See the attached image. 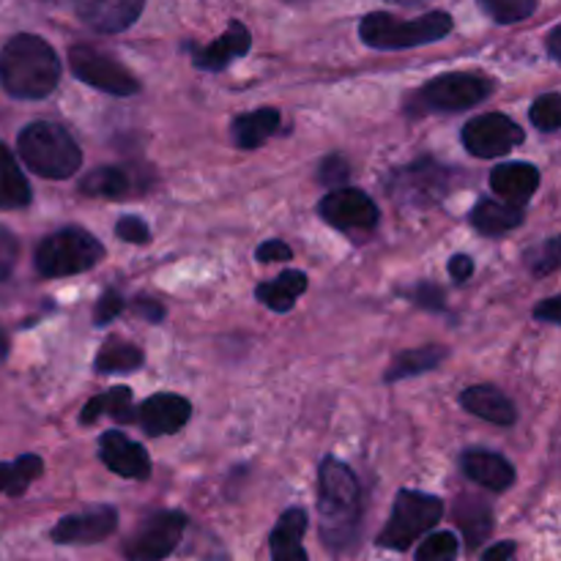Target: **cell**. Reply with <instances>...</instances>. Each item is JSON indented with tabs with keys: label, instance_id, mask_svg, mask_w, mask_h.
I'll return each instance as SVG.
<instances>
[{
	"label": "cell",
	"instance_id": "6da1fadb",
	"mask_svg": "<svg viewBox=\"0 0 561 561\" xmlns=\"http://www.w3.org/2000/svg\"><path fill=\"white\" fill-rule=\"evenodd\" d=\"M58 55L44 38L20 33L0 49V82L11 96L44 99L58 88Z\"/></svg>",
	"mask_w": 561,
	"mask_h": 561
},
{
	"label": "cell",
	"instance_id": "ffe728a7",
	"mask_svg": "<svg viewBox=\"0 0 561 561\" xmlns=\"http://www.w3.org/2000/svg\"><path fill=\"white\" fill-rule=\"evenodd\" d=\"M460 403L466 411H471L480 420L493 422V425H515V420H518L513 400L496 387H469L460 394Z\"/></svg>",
	"mask_w": 561,
	"mask_h": 561
},
{
	"label": "cell",
	"instance_id": "1f68e13d",
	"mask_svg": "<svg viewBox=\"0 0 561 561\" xmlns=\"http://www.w3.org/2000/svg\"><path fill=\"white\" fill-rule=\"evenodd\" d=\"M480 5L499 25H513V22H524L526 16L535 14L537 0H480Z\"/></svg>",
	"mask_w": 561,
	"mask_h": 561
},
{
	"label": "cell",
	"instance_id": "7c38bea8",
	"mask_svg": "<svg viewBox=\"0 0 561 561\" xmlns=\"http://www.w3.org/2000/svg\"><path fill=\"white\" fill-rule=\"evenodd\" d=\"M447 181L449 168H442V164L431 162V159H422V162L409 164V168H403L394 175L392 192L403 203L427 206V203H436L447 192Z\"/></svg>",
	"mask_w": 561,
	"mask_h": 561
},
{
	"label": "cell",
	"instance_id": "5b68a950",
	"mask_svg": "<svg viewBox=\"0 0 561 561\" xmlns=\"http://www.w3.org/2000/svg\"><path fill=\"white\" fill-rule=\"evenodd\" d=\"M104 257V247L82 228H64L38 241L36 272L42 277H71V274L88 272Z\"/></svg>",
	"mask_w": 561,
	"mask_h": 561
},
{
	"label": "cell",
	"instance_id": "7402d4cb",
	"mask_svg": "<svg viewBox=\"0 0 561 561\" xmlns=\"http://www.w3.org/2000/svg\"><path fill=\"white\" fill-rule=\"evenodd\" d=\"M524 222V211L515 203H499L491 197H482L471 211V225L485 236H502Z\"/></svg>",
	"mask_w": 561,
	"mask_h": 561
},
{
	"label": "cell",
	"instance_id": "7a4b0ae2",
	"mask_svg": "<svg viewBox=\"0 0 561 561\" xmlns=\"http://www.w3.org/2000/svg\"><path fill=\"white\" fill-rule=\"evenodd\" d=\"M318 507L329 542L343 546L359 520V482L337 458H327L318 469Z\"/></svg>",
	"mask_w": 561,
	"mask_h": 561
},
{
	"label": "cell",
	"instance_id": "ab89813d",
	"mask_svg": "<svg viewBox=\"0 0 561 561\" xmlns=\"http://www.w3.org/2000/svg\"><path fill=\"white\" fill-rule=\"evenodd\" d=\"M255 257L261 263H274V261H288L290 257V247L285 244V241L279 239H272V241H263L261 247H257Z\"/></svg>",
	"mask_w": 561,
	"mask_h": 561
},
{
	"label": "cell",
	"instance_id": "cb8c5ba5",
	"mask_svg": "<svg viewBox=\"0 0 561 561\" xmlns=\"http://www.w3.org/2000/svg\"><path fill=\"white\" fill-rule=\"evenodd\" d=\"M307 290V277L301 272H283L277 279L272 283L257 285L255 294L268 310L274 312H288L294 310L296 299Z\"/></svg>",
	"mask_w": 561,
	"mask_h": 561
},
{
	"label": "cell",
	"instance_id": "44dd1931",
	"mask_svg": "<svg viewBox=\"0 0 561 561\" xmlns=\"http://www.w3.org/2000/svg\"><path fill=\"white\" fill-rule=\"evenodd\" d=\"M307 531V513L305 510L294 507L288 513H283V518L277 520L272 531V561H307L305 540Z\"/></svg>",
	"mask_w": 561,
	"mask_h": 561
},
{
	"label": "cell",
	"instance_id": "74e56055",
	"mask_svg": "<svg viewBox=\"0 0 561 561\" xmlns=\"http://www.w3.org/2000/svg\"><path fill=\"white\" fill-rule=\"evenodd\" d=\"M561 252H559V239H548L542 244V252L537 257H531V272L535 274H551L559 266Z\"/></svg>",
	"mask_w": 561,
	"mask_h": 561
},
{
	"label": "cell",
	"instance_id": "7dc6e473",
	"mask_svg": "<svg viewBox=\"0 0 561 561\" xmlns=\"http://www.w3.org/2000/svg\"><path fill=\"white\" fill-rule=\"evenodd\" d=\"M387 3H398V5H420V3H427V0H387Z\"/></svg>",
	"mask_w": 561,
	"mask_h": 561
},
{
	"label": "cell",
	"instance_id": "8d00e7d4",
	"mask_svg": "<svg viewBox=\"0 0 561 561\" xmlns=\"http://www.w3.org/2000/svg\"><path fill=\"white\" fill-rule=\"evenodd\" d=\"M16 252H20L16 239L11 236L9 228H3V225H0V279H5L11 272H14Z\"/></svg>",
	"mask_w": 561,
	"mask_h": 561
},
{
	"label": "cell",
	"instance_id": "4316f807",
	"mask_svg": "<svg viewBox=\"0 0 561 561\" xmlns=\"http://www.w3.org/2000/svg\"><path fill=\"white\" fill-rule=\"evenodd\" d=\"M31 203V186L14 162L9 148L0 142V208H22Z\"/></svg>",
	"mask_w": 561,
	"mask_h": 561
},
{
	"label": "cell",
	"instance_id": "2e32d148",
	"mask_svg": "<svg viewBox=\"0 0 561 561\" xmlns=\"http://www.w3.org/2000/svg\"><path fill=\"white\" fill-rule=\"evenodd\" d=\"M77 14L99 33H121L135 25L146 0H75Z\"/></svg>",
	"mask_w": 561,
	"mask_h": 561
},
{
	"label": "cell",
	"instance_id": "ba28073f",
	"mask_svg": "<svg viewBox=\"0 0 561 561\" xmlns=\"http://www.w3.org/2000/svg\"><path fill=\"white\" fill-rule=\"evenodd\" d=\"M493 91V82L469 71L436 77L420 91V104L433 113H460L474 104L485 102Z\"/></svg>",
	"mask_w": 561,
	"mask_h": 561
},
{
	"label": "cell",
	"instance_id": "83f0119b",
	"mask_svg": "<svg viewBox=\"0 0 561 561\" xmlns=\"http://www.w3.org/2000/svg\"><path fill=\"white\" fill-rule=\"evenodd\" d=\"M444 356H447V348H442V345H425V348L405 351V354H400L398 359H394V365L389 367L387 381L392 383V381H403V378L422 376V373L442 365Z\"/></svg>",
	"mask_w": 561,
	"mask_h": 561
},
{
	"label": "cell",
	"instance_id": "603a6c76",
	"mask_svg": "<svg viewBox=\"0 0 561 561\" xmlns=\"http://www.w3.org/2000/svg\"><path fill=\"white\" fill-rule=\"evenodd\" d=\"M279 129V113L274 107L255 110V113L239 115L233 121V140L236 146L252 151V148L263 146L272 135H277Z\"/></svg>",
	"mask_w": 561,
	"mask_h": 561
},
{
	"label": "cell",
	"instance_id": "9c48e42d",
	"mask_svg": "<svg viewBox=\"0 0 561 561\" xmlns=\"http://www.w3.org/2000/svg\"><path fill=\"white\" fill-rule=\"evenodd\" d=\"M69 64L82 82L110 93V96H131V93L140 91V82L135 80L129 69H124L118 60L93 47H71Z\"/></svg>",
	"mask_w": 561,
	"mask_h": 561
},
{
	"label": "cell",
	"instance_id": "3957f363",
	"mask_svg": "<svg viewBox=\"0 0 561 561\" xmlns=\"http://www.w3.org/2000/svg\"><path fill=\"white\" fill-rule=\"evenodd\" d=\"M20 157L33 173L44 179H71L80 170L82 153L75 137L58 124L49 121H36L20 131Z\"/></svg>",
	"mask_w": 561,
	"mask_h": 561
},
{
	"label": "cell",
	"instance_id": "d590c367",
	"mask_svg": "<svg viewBox=\"0 0 561 561\" xmlns=\"http://www.w3.org/2000/svg\"><path fill=\"white\" fill-rule=\"evenodd\" d=\"M121 310H124V296L118 290H104L96 305V312H93V321L102 327V323H110L113 318H118Z\"/></svg>",
	"mask_w": 561,
	"mask_h": 561
},
{
	"label": "cell",
	"instance_id": "30bf717a",
	"mask_svg": "<svg viewBox=\"0 0 561 561\" xmlns=\"http://www.w3.org/2000/svg\"><path fill=\"white\" fill-rule=\"evenodd\" d=\"M524 142V129L502 113H485L463 126L466 151L480 159H496Z\"/></svg>",
	"mask_w": 561,
	"mask_h": 561
},
{
	"label": "cell",
	"instance_id": "f35d334b",
	"mask_svg": "<svg viewBox=\"0 0 561 561\" xmlns=\"http://www.w3.org/2000/svg\"><path fill=\"white\" fill-rule=\"evenodd\" d=\"M115 233H118V239L129 241V244H146L148 225L137 217H124L118 225H115Z\"/></svg>",
	"mask_w": 561,
	"mask_h": 561
},
{
	"label": "cell",
	"instance_id": "9a60e30c",
	"mask_svg": "<svg viewBox=\"0 0 561 561\" xmlns=\"http://www.w3.org/2000/svg\"><path fill=\"white\" fill-rule=\"evenodd\" d=\"M192 405L190 400H184L181 394H151L146 403L140 405V411L135 414V420L140 422L142 431L148 436H170V433H179L181 427L190 422Z\"/></svg>",
	"mask_w": 561,
	"mask_h": 561
},
{
	"label": "cell",
	"instance_id": "f546056e",
	"mask_svg": "<svg viewBox=\"0 0 561 561\" xmlns=\"http://www.w3.org/2000/svg\"><path fill=\"white\" fill-rule=\"evenodd\" d=\"M42 469L38 455H22L14 463H0V496H22Z\"/></svg>",
	"mask_w": 561,
	"mask_h": 561
},
{
	"label": "cell",
	"instance_id": "5bb4252c",
	"mask_svg": "<svg viewBox=\"0 0 561 561\" xmlns=\"http://www.w3.org/2000/svg\"><path fill=\"white\" fill-rule=\"evenodd\" d=\"M99 455L113 474L126 477V480H146L151 474V460L146 449L121 431L104 433L99 442Z\"/></svg>",
	"mask_w": 561,
	"mask_h": 561
},
{
	"label": "cell",
	"instance_id": "8992f818",
	"mask_svg": "<svg viewBox=\"0 0 561 561\" xmlns=\"http://www.w3.org/2000/svg\"><path fill=\"white\" fill-rule=\"evenodd\" d=\"M442 499L420 491H400L394 499L392 518L378 537V546L392 548V551H409L422 535H427L442 520Z\"/></svg>",
	"mask_w": 561,
	"mask_h": 561
},
{
	"label": "cell",
	"instance_id": "4fadbf2b",
	"mask_svg": "<svg viewBox=\"0 0 561 561\" xmlns=\"http://www.w3.org/2000/svg\"><path fill=\"white\" fill-rule=\"evenodd\" d=\"M115 526H118V513L113 507H93L58 520L53 540L60 546H93V542L107 540Z\"/></svg>",
	"mask_w": 561,
	"mask_h": 561
},
{
	"label": "cell",
	"instance_id": "52a82bcc",
	"mask_svg": "<svg viewBox=\"0 0 561 561\" xmlns=\"http://www.w3.org/2000/svg\"><path fill=\"white\" fill-rule=\"evenodd\" d=\"M186 529V515L179 510H162L137 526L124 548L126 561H162L179 548Z\"/></svg>",
	"mask_w": 561,
	"mask_h": 561
},
{
	"label": "cell",
	"instance_id": "f6af8a7d",
	"mask_svg": "<svg viewBox=\"0 0 561 561\" xmlns=\"http://www.w3.org/2000/svg\"><path fill=\"white\" fill-rule=\"evenodd\" d=\"M420 301L422 307H433V310H438V307H442V301H444V296H442V290L438 288H433V285H422L420 288Z\"/></svg>",
	"mask_w": 561,
	"mask_h": 561
},
{
	"label": "cell",
	"instance_id": "e0dca14e",
	"mask_svg": "<svg viewBox=\"0 0 561 561\" xmlns=\"http://www.w3.org/2000/svg\"><path fill=\"white\" fill-rule=\"evenodd\" d=\"M250 31L241 22H230L228 31L208 47H192V60L203 71H222L233 58L250 53Z\"/></svg>",
	"mask_w": 561,
	"mask_h": 561
},
{
	"label": "cell",
	"instance_id": "d6986e66",
	"mask_svg": "<svg viewBox=\"0 0 561 561\" xmlns=\"http://www.w3.org/2000/svg\"><path fill=\"white\" fill-rule=\"evenodd\" d=\"M537 186H540V170L529 162L499 164L491 173V190L515 206H524L526 201H531Z\"/></svg>",
	"mask_w": 561,
	"mask_h": 561
},
{
	"label": "cell",
	"instance_id": "4dcf8cb0",
	"mask_svg": "<svg viewBox=\"0 0 561 561\" xmlns=\"http://www.w3.org/2000/svg\"><path fill=\"white\" fill-rule=\"evenodd\" d=\"M142 365V351L131 343H121V340H110L96 356V370L104 376L113 373H131Z\"/></svg>",
	"mask_w": 561,
	"mask_h": 561
},
{
	"label": "cell",
	"instance_id": "60d3db41",
	"mask_svg": "<svg viewBox=\"0 0 561 561\" xmlns=\"http://www.w3.org/2000/svg\"><path fill=\"white\" fill-rule=\"evenodd\" d=\"M471 272H474V261L469 255H455L449 261V274H453L455 283H466L471 277Z\"/></svg>",
	"mask_w": 561,
	"mask_h": 561
},
{
	"label": "cell",
	"instance_id": "484cf974",
	"mask_svg": "<svg viewBox=\"0 0 561 561\" xmlns=\"http://www.w3.org/2000/svg\"><path fill=\"white\" fill-rule=\"evenodd\" d=\"M455 518H458L460 531H463L466 537V546H469L471 551L480 548L493 529L491 507H488L485 502H480V499H463V502L455 507Z\"/></svg>",
	"mask_w": 561,
	"mask_h": 561
},
{
	"label": "cell",
	"instance_id": "ac0fdd59",
	"mask_svg": "<svg viewBox=\"0 0 561 561\" xmlns=\"http://www.w3.org/2000/svg\"><path fill=\"white\" fill-rule=\"evenodd\" d=\"M463 471L471 482L493 493L507 491L515 482V469L510 466V460H504L499 453H491V449H469L463 455Z\"/></svg>",
	"mask_w": 561,
	"mask_h": 561
},
{
	"label": "cell",
	"instance_id": "ee69618b",
	"mask_svg": "<svg viewBox=\"0 0 561 561\" xmlns=\"http://www.w3.org/2000/svg\"><path fill=\"white\" fill-rule=\"evenodd\" d=\"M515 557V542H496L493 548H488L485 553H482V561H510Z\"/></svg>",
	"mask_w": 561,
	"mask_h": 561
},
{
	"label": "cell",
	"instance_id": "b9f144b4",
	"mask_svg": "<svg viewBox=\"0 0 561 561\" xmlns=\"http://www.w3.org/2000/svg\"><path fill=\"white\" fill-rule=\"evenodd\" d=\"M561 299L559 296H551V299L548 301H542L540 307H537L535 310V316L540 318V321H548V323H559L561 321Z\"/></svg>",
	"mask_w": 561,
	"mask_h": 561
},
{
	"label": "cell",
	"instance_id": "8fae6325",
	"mask_svg": "<svg viewBox=\"0 0 561 561\" xmlns=\"http://www.w3.org/2000/svg\"><path fill=\"white\" fill-rule=\"evenodd\" d=\"M318 211L332 228L348 230V233H367L378 225V208L373 197L351 186H337L329 192Z\"/></svg>",
	"mask_w": 561,
	"mask_h": 561
},
{
	"label": "cell",
	"instance_id": "d6a6232c",
	"mask_svg": "<svg viewBox=\"0 0 561 561\" xmlns=\"http://www.w3.org/2000/svg\"><path fill=\"white\" fill-rule=\"evenodd\" d=\"M416 561H458V537L453 531H436L422 542Z\"/></svg>",
	"mask_w": 561,
	"mask_h": 561
},
{
	"label": "cell",
	"instance_id": "836d02e7",
	"mask_svg": "<svg viewBox=\"0 0 561 561\" xmlns=\"http://www.w3.org/2000/svg\"><path fill=\"white\" fill-rule=\"evenodd\" d=\"M531 124L537 126L540 131H557L561 126V99L559 93H546V96L537 99L535 104H531V113H529Z\"/></svg>",
	"mask_w": 561,
	"mask_h": 561
},
{
	"label": "cell",
	"instance_id": "f1b7e54d",
	"mask_svg": "<svg viewBox=\"0 0 561 561\" xmlns=\"http://www.w3.org/2000/svg\"><path fill=\"white\" fill-rule=\"evenodd\" d=\"M113 416L115 422H131L135 420V409H131V392L126 387L110 389L107 394H99L82 411V425H91L99 416Z\"/></svg>",
	"mask_w": 561,
	"mask_h": 561
},
{
	"label": "cell",
	"instance_id": "277c9868",
	"mask_svg": "<svg viewBox=\"0 0 561 561\" xmlns=\"http://www.w3.org/2000/svg\"><path fill=\"white\" fill-rule=\"evenodd\" d=\"M453 31V16L447 11H431L420 20H398L392 14H367L359 25V36L373 49H409L422 44L442 42Z\"/></svg>",
	"mask_w": 561,
	"mask_h": 561
},
{
	"label": "cell",
	"instance_id": "7bdbcfd3",
	"mask_svg": "<svg viewBox=\"0 0 561 561\" xmlns=\"http://www.w3.org/2000/svg\"><path fill=\"white\" fill-rule=\"evenodd\" d=\"M135 312H137V316H146L148 321H153V323H159L164 318L162 307H159L153 299H142V296L135 301Z\"/></svg>",
	"mask_w": 561,
	"mask_h": 561
},
{
	"label": "cell",
	"instance_id": "d4e9b609",
	"mask_svg": "<svg viewBox=\"0 0 561 561\" xmlns=\"http://www.w3.org/2000/svg\"><path fill=\"white\" fill-rule=\"evenodd\" d=\"M135 190V181L126 168H96L80 181V192L88 197H107L118 201Z\"/></svg>",
	"mask_w": 561,
	"mask_h": 561
},
{
	"label": "cell",
	"instance_id": "bcb514c9",
	"mask_svg": "<svg viewBox=\"0 0 561 561\" xmlns=\"http://www.w3.org/2000/svg\"><path fill=\"white\" fill-rule=\"evenodd\" d=\"M559 36H561L559 27H553L551 36H548V49H551V58H553V60H561V53H559Z\"/></svg>",
	"mask_w": 561,
	"mask_h": 561
},
{
	"label": "cell",
	"instance_id": "e575fe53",
	"mask_svg": "<svg viewBox=\"0 0 561 561\" xmlns=\"http://www.w3.org/2000/svg\"><path fill=\"white\" fill-rule=\"evenodd\" d=\"M348 175H351L348 162H345L343 157H327L321 162V168H318V179H321L329 190H337V186H343L345 181H348Z\"/></svg>",
	"mask_w": 561,
	"mask_h": 561
}]
</instances>
